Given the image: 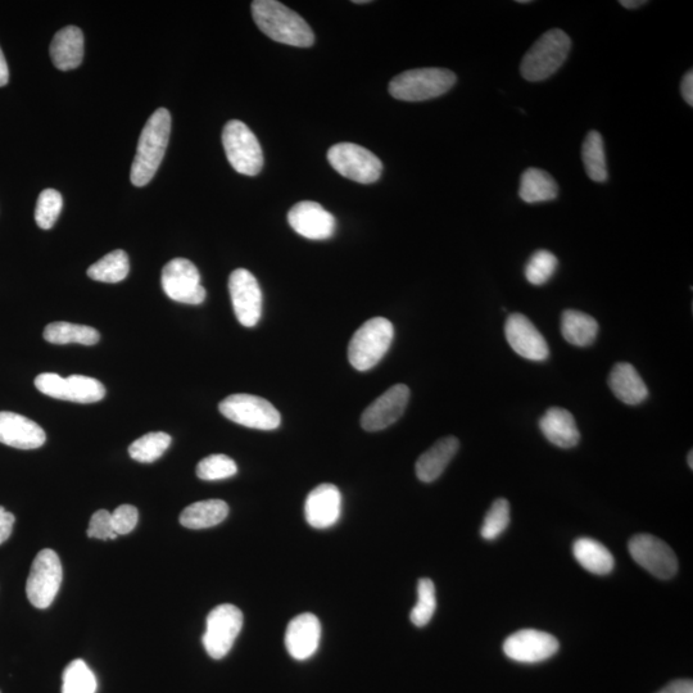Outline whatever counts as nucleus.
<instances>
[{
	"label": "nucleus",
	"mask_w": 693,
	"mask_h": 693,
	"mask_svg": "<svg viewBox=\"0 0 693 693\" xmlns=\"http://www.w3.org/2000/svg\"><path fill=\"white\" fill-rule=\"evenodd\" d=\"M45 341L52 344L79 343L83 346H93L101 339L98 330L86 325L70 323H52L44 329Z\"/></svg>",
	"instance_id": "nucleus-31"
},
{
	"label": "nucleus",
	"mask_w": 693,
	"mask_h": 693,
	"mask_svg": "<svg viewBox=\"0 0 693 693\" xmlns=\"http://www.w3.org/2000/svg\"><path fill=\"white\" fill-rule=\"evenodd\" d=\"M161 282L163 291L172 301L201 305L206 300L201 274L196 265L185 258H175L163 267Z\"/></svg>",
	"instance_id": "nucleus-12"
},
{
	"label": "nucleus",
	"mask_w": 693,
	"mask_h": 693,
	"mask_svg": "<svg viewBox=\"0 0 693 693\" xmlns=\"http://www.w3.org/2000/svg\"><path fill=\"white\" fill-rule=\"evenodd\" d=\"M219 410L226 419L251 429L274 430L282 424L280 412L265 398L252 394H231Z\"/></svg>",
	"instance_id": "nucleus-7"
},
{
	"label": "nucleus",
	"mask_w": 693,
	"mask_h": 693,
	"mask_svg": "<svg viewBox=\"0 0 693 693\" xmlns=\"http://www.w3.org/2000/svg\"><path fill=\"white\" fill-rule=\"evenodd\" d=\"M54 66L61 71L75 70L84 58V34L77 26H67L54 35L51 44Z\"/></svg>",
	"instance_id": "nucleus-24"
},
{
	"label": "nucleus",
	"mask_w": 693,
	"mask_h": 693,
	"mask_svg": "<svg viewBox=\"0 0 693 693\" xmlns=\"http://www.w3.org/2000/svg\"><path fill=\"white\" fill-rule=\"evenodd\" d=\"M63 570L60 557L53 550L36 555L26 583L27 599L36 609H47L60 591Z\"/></svg>",
	"instance_id": "nucleus-8"
},
{
	"label": "nucleus",
	"mask_w": 693,
	"mask_h": 693,
	"mask_svg": "<svg viewBox=\"0 0 693 693\" xmlns=\"http://www.w3.org/2000/svg\"><path fill=\"white\" fill-rule=\"evenodd\" d=\"M410 401V389L405 384H396L366 407L361 416V427L366 432H379L396 423L405 412Z\"/></svg>",
	"instance_id": "nucleus-16"
},
{
	"label": "nucleus",
	"mask_w": 693,
	"mask_h": 693,
	"mask_svg": "<svg viewBox=\"0 0 693 693\" xmlns=\"http://www.w3.org/2000/svg\"><path fill=\"white\" fill-rule=\"evenodd\" d=\"M559 265V260L550 251L539 249L534 252L529 258L527 266H525V278L532 285H543L554 276Z\"/></svg>",
	"instance_id": "nucleus-36"
},
{
	"label": "nucleus",
	"mask_w": 693,
	"mask_h": 693,
	"mask_svg": "<svg viewBox=\"0 0 693 693\" xmlns=\"http://www.w3.org/2000/svg\"><path fill=\"white\" fill-rule=\"evenodd\" d=\"M252 15L258 29L275 42L308 48L315 43L314 31L307 22L276 0H256L252 3Z\"/></svg>",
	"instance_id": "nucleus-1"
},
{
	"label": "nucleus",
	"mask_w": 693,
	"mask_h": 693,
	"mask_svg": "<svg viewBox=\"0 0 693 693\" xmlns=\"http://www.w3.org/2000/svg\"><path fill=\"white\" fill-rule=\"evenodd\" d=\"M47 436L40 425L15 412H0V443L18 450L42 447Z\"/></svg>",
	"instance_id": "nucleus-20"
},
{
	"label": "nucleus",
	"mask_w": 693,
	"mask_h": 693,
	"mask_svg": "<svg viewBox=\"0 0 693 693\" xmlns=\"http://www.w3.org/2000/svg\"><path fill=\"white\" fill-rule=\"evenodd\" d=\"M658 693H693V682L691 679H678Z\"/></svg>",
	"instance_id": "nucleus-43"
},
{
	"label": "nucleus",
	"mask_w": 693,
	"mask_h": 693,
	"mask_svg": "<svg viewBox=\"0 0 693 693\" xmlns=\"http://www.w3.org/2000/svg\"><path fill=\"white\" fill-rule=\"evenodd\" d=\"M8 80H9V70H8L6 57H4L2 49H0V88H2V86H4V85H7Z\"/></svg>",
	"instance_id": "nucleus-45"
},
{
	"label": "nucleus",
	"mask_w": 693,
	"mask_h": 693,
	"mask_svg": "<svg viewBox=\"0 0 693 693\" xmlns=\"http://www.w3.org/2000/svg\"><path fill=\"white\" fill-rule=\"evenodd\" d=\"M560 643L550 633L523 629L511 634L504 643L507 658L518 663H541L559 651Z\"/></svg>",
	"instance_id": "nucleus-15"
},
{
	"label": "nucleus",
	"mask_w": 693,
	"mask_h": 693,
	"mask_svg": "<svg viewBox=\"0 0 693 693\" xmlns=\"http://www.w3.org/2000/svg\"><path fill=\"white\" fill-rule=\"evenodd\" d=\"M437 609L436 586L432 579L423 578L418 583V602L411 610L410 620L415 627H425L433 619Z\"/></svg>",
	"instance_id": "nucleus-35"
},
{
	"label": "nucleus",
	"mask_w": 693,
	"mask_h": 693,
	"mask_svg": "<svg viewBox=\"0 0 693 693\" xmlns=\"http://www.w3.org/2000/svg\"><path fill=\"white\" fill-rule=\"evenodd\" d=\"M15 522V515L0 506V545H3L11 537Z\"/></svg>",
	"instance_id": "nucleus-42"
},
{
	"label": "nucleus",
	"mask_w": 693,
	"mask_h": 693,
	"mask_svg": "<svg viewBox=\"0 0 693 693\" xmlns=\"http://www.w3.org/2000/svg\"><path fill=\"white\" fill-rule=\"evenodd\" d=\"M63 207V198L60 192L54 189H45L38 198L35 208V221L40 229H52Z\"/></svg>",
	"instance_id": "nucleus-37"
},
{
	"label": "nucleus",
	"mask_w": 693,
	"mask_h": 693,
	"mask_svg": "<svg viewBox=\"0 0 693 693\" xmlns=\"http://www.w3.org/2000/svg\"><path fill=\"white\" fill-rule=\"evenodd\" d=\"M243 628V614L237 606L223 604L216 606L207 616L206 632L202 642L212 659L225 658L233 649Z\"/></svg>",
	"instance_id": "nucleus-10"
},
{
	"label": "nucleus",
	"mask_w": 693,
	"mask_h": 693,
	"mask_svg": "<svg viewBox=\"0 0 693 693\" xmlns=\"http://www.w3.org/2000/svg\"><path fill=\"white\" fill-rule=\"evenodd\" d=\"M394 328L388 319L374 317L357 330L348 347V360L359 371L373 369L391 347Z\"/></svg>",
	"instance_id": "nucleus-5"
},
{
	"label": "nucleus",
	"mask_w": 693,
	"mask_h": 693,
	"mask_svg": "<svg viewBox=\"0 0 693 693\" xmlns=\"http://www.w3.org/2000/svg\"><path fill=\"white\" fill-rule=\"evenodd\" d=\"M112 515L113 529L117 536H124V534H129L134 531L137 527L139 520V513L137 507L131 505H121L117 507Z\"/></svg>",
	"instance_id": "nucleus-40"
},
{
	"label": "nucleus",
	"mask_w": 693,
	"mask_h": 693,
	"mask_svg": "<svg viewBox=\"0 0 693 693\" xmlns=\"http://www.w3.org/2000/svg\"><path fill=\"white\" fill-rule=\"evenodd\" d=\"M454 72L446 69H416L394 77L389 93L403 102H424L441 97L456 84Z\"/></svg>",
	"instance_id": "nucleus-4"
},
{
	"label": "nucleus",
	"mask_w": 693,
	"mask_h": 693,
	"mask_svg": "<svg viewBox=\"0 0 693 693\" xmlns=\"http://www.w3.org/2000/svg\"><path fill=\"white\" fill-rule=\"evenodd\" d=\"M572 48V40L565 31L552 29L543 34L525 54L520 72L525 80L538 83L548 79L564 65Z\"/></svg>",
	"instance_id": "nucleus-3"
},
{
	"label": "nucleus",
	"mask_w": 693,
	"mask_h": 693,
	"mask_svg": "<svg viewBox=\"0 0 693 693\" xmlns=\"http://www.w3.org/2000/svg\"><path fill=\"white\" fill-rule=\"evenodd\" d=\"M171 134V115L166 108L153 113L140 134L137 154L131 166L130 180L135 187L151 183L165 157Z\"/></svg>",
	"instance_id": "nucleus-2"
},
{
	"label": "nucleus",
	"mask_w": 693,
	"mask_h": 693,
	"mask_svg": "<svg viewBox=\"0 0 693 693\" xmlns=\"http://www.w3.org/2000/svg\"><path fill=\"white\" fill-rule=\"evenodd\" d=\"M629 554L636 563L656 578H673L678 572V559L672 547L651 534H637L629 541Z\"/></svg>",
	"instance_id": "nucleus-13"
},
{
	"label": "nucleus",
	"mask_w": 693,
	"mask_h": 693,
	"mask_svg": "<svg viewBox=\"0 0 693 693\" xmlns=\"http://www.w3.org/2000/svg\"><path fill=\"white\" fill-rule=\"evenodd\" d=\"M573 554L575 560L592 574L606 575L614 570V556L608 548L595 539H577L573 545Z\"/></svg>",
	"instance_id": "nucleus-27"
},
{
	"label": "nucleus",
	"mask_w": 693,
	"mask_h": 693,
	"mask_svg": "<svg viewBox=\"0 0 693 693\" xmlns=\"http://www.w3.org/2000/svg\"><path fill=\"white\" fill-rule=\"evenodd\" d=\"M459 448L460 442L456 437L439 439L416 461V477L424 483H432L437 480L450 465Z\"/></svg>",
	"instance_id": "nucleus-23"
},
{
	"label": "nucleus",
	"mask_w": 693,
	"mask_h": 693,
	"mask_svg": "<svg viewBox=\"0 0 693 693\" xmlns=\"http://www.w3.org/2000/svg\"><path fill=\"white\" fill-rule=\"evenodd\" d=\"M342 495L334 484H320L307 496L305 516L312 528L328 529L341 518Z\"/></svg>",
	"instance_id": "nucleus-19"
},
{
	"label": "nucleus",
	"mask_w": 693,
	"mask_h": 693,
	"mask_svg": "<svg viewBox=\"0 0 693 693\" xmlns=\"http://www.w3.org/2000/svg\"><path fill=\"white\" fill-rule=\"evenodd\" d=\"M561 333L565 341L573 346H591L599 334V323L584 312L566 310L561 317Z\"/></svg>",
	"instance_id": "nucleus-29"
},
{
	"label": "nucleus",
	"mask_w": 693,
	"mask_h": 693,
	"mask_svg": "<svg viewBox=\"0 0 693 693\" xmlns=\"http://www.w3.org/2000/svg\"><path fill=\"white\" fill-rule=\"evenodd\" d=\"M518 3L528 4V3H531V2H529V0H519Z\"/></svg>",
	"instance_id": "nucleus-49"
},
{
	"label": "nucleus",
	"mask_w": 693,
	"mask_h": 693,
	"mask_svg": "<svg viewBox=\"0 0 693 693\" xmlns=\"http://www.w3.org/2000/svg\"><path fill=\"white\" fill-rule=\"evenodd\" d=\"M35 387L45 396L77 403H94L106 396V388L99 380L84 375H71L65 379L57 374L44 373L36 377Z\"/></svg>",
	"instance_id": "nucleus-11"
},
{
	"label": "nucleus",
	"mask_w": 693,
	"mask_h": 693,
	"mask_svg": "<svg viewBox=\"0 0 693 693\" xmlns=\"http://www.w3.org/2000/svg\"><path fill=\"white\" fill-rule=\"evenodd\" d=\"M505 334L510 347L524 359L545 361L550 356L545 337L525 315L513 314L507 317Z\"/></svg>",
	"instance_id": "nucleus-17"
},
{
	"label": "nucleus",
	"mask_w": 693,
	"mask_h": 693,
	"mask_svg": "<svg viewBox=\"0 0 693 693\" xmlns=\"http://www.w3.org/2000/svg\"><path fill=\"white\" fill-rule=\"evenodd\" d=\"M559 196V185L548 172L541 169H527L520 178L519 197L525 203L554 201Z\"/></svg>",
	"instance_id": "nucleus-26"
},
{
	"label": "nucleus",
	"mask_w": 693,
	"mask_h": 693,
	"mask_svg": "<svg viewBox=\"0 0 693 693\" xmlns=\"http://www.w3.org/2000/svg\"><path fill=\"white\" fill-rule=\"evenodd\" d=\"M582 161L587 175L595 183H605L608 181V163H606V153L604 139L599 131L592 130L587 134L582 146Z\"/></svg>",
	"instance_id": "nucleus-30"
},
{
	"label": "nucleus",
	"mask_w": 693,
	"mask_h": 693,
	"mask_svg": "<svg viewBox=\"0 0 693 693\" xmlns=\"http://www.w3.org/2000/svg\"><path fill=\"white\" fill-rule=\"evenodd\" d=\"M328 161L344 178L360 184H373L383 171V163L373 152L357 144H335L328 152Z\"/></svg>",
	"instance_id": "nucleus-9"
},
{
	"label": "nucleus",
	"mask_w": 693,
	"mask_h": 693,
	"mask_svg": "<svg viewBox=\"0 0 693 693\" xmlns=\"http://www.w3.org/2000/svg\"><path fill=\"white\" fill-rule=\"evenodd\" d=\"M646 3V0H620L619 2L620 6L627 9H637L645 6Z\"/></svg>",
	"instance_id": "nucleus-46"
},
{
	"label": "nucleus",
	"mask_w": 693,
	"mask_h": 693,
	"mask_svg": "<svg viewBox=\"0 0 693 693\" xmlns=\"http://www.w3.org/2000/svg\"><path fill=\"white\" fill-rule=\"evenodd\" d=\"M693 452L690 451V454H688L687 461L688 465H690V468L693 469Z\"/></svg>",
	"instance_id": "nucleus-47"
},
{
	"label": "nucleus",
	"mask_w": 693,
	"mask_h": 693,
	"mask_svg": "<svg viewBox=\"0 0 693 693\" xmlns=\"http://www.w3.org/2000/svg\"><path fill=\"white\" fill-rule=\"evenodd\" d=\"M88 537L102 539V541L119 537L113 529L111 513L107 510H98L93 514L89 523Z\"/></svg>",
	"instance_id": "nucleus-41"
},
{
	"label": "nucleus",
	"mask_w": 693,
	"mask_h": 693,
	"mask_svg": "<svg viewBox=\"0 0 693 693\" xmlns=\"http://www.w3.org/2000/svg\"><path fill=\"white\" fill-rule=\"evenodd\" d=\"M62 693H95L97 679L83 660L77 659L67 665L62 677Z\"/></svg>",
	"instance_id": "nucleus-34"
},
{
	"label": "nucleus",
	"mask_w": 693,
	"mask_h": 693,
	"mask_svg": "<svg viewBox=\"0 0 693 693\" xmlns=\"http://www.w3.org/2000/svg\"><path fill=\"white\" fill-rule=\"evenodd\" d=\"M229 515V506L223 500L199 501L181 513L180 523L188 529H206L223 523Z\"/></svg>",
	"instance_id": "nucleus-28"
},
{
	"label": "nucleus",
	"mask_w": 693,
	"mask_h": 693,
	"mask_svg": "<svg viewBox=\"0 0 693 693\" xmlns=\"http://www.w3.org/2000/svg\"><path fill=\"white\" fill-rule=\"evenodd\" d=\"M681 92L683 95V98H685V101L687 104H690V106H693V71L690 70L687 72L685 77H683L682 84H681Z\"/></svg>",
	"instance_id": "nucleus-44"
},
{
	"label": "nucleus",
	"mask_w": 693,
	"mask_h": 693,
	"mask_svg": "<svg viewBox=\"0 0 693 693\" xmlns=\"http://www.w3.org/2000/svg\"><path fill=\"white\" fill-rule=\"evenodd\" d=\"M229 292L239 323L247 328L256 326L262 315V291L255 275L244 269L233 271Z\"/></svg>",
	"instance_id": "nucleus-14"
},
{
	"label": "nucleus",
	"mask_w": 693,
	"mask_h": 693,
	"mask_svg": "<svg viewBox=\"0 0 693 693\" xmlns=\"http://www.w3.org/2000/svg\"><path fill=\"white\" fill-rule=\"evenodd\" d=\"M539 429L548 441L560 448H573L581 439L574 416L561 407H551L539 420Z\"/></svg>",
	"instance_id": "nucleus-22"
},
{
	"label": "nucleus",
	"mask_w": 693,
	"mask_h": 693,
	"mask_svg": "<svg viewBox=\"0 0 693 693\" xmlns=\"http://www.w3.org/2000/svg\"><path fill=\"white\" fill-rule=\"evenodd\" d=\"M320 638L319 618L311 613L301 614L288 624L287 632H285V647L293 659L307 660L319 649Z\"/></svg>",
	"instance_id": "nucleus-21"
},
{
	"label": "nucleus",
	"mask_w": 693,
	"mask_h": 693,
	"mask_svg": "<svg viewBox=\"0 0 693 693\" xmlns=\"http://www.w3.org/2000/svg\"><path fill=\"white\" fill-rule=\"evenodd\" d=\"M510 524V504L505 498H498L488 510L480 529V534L487 541H495Z\"/></svg>",
	"instance_id": "nucleus-38"
},
{
	"label": "nucleus",
	"mask_w": 693,
	"mask_h": 693,
	"mask_svg": "<svg viewBox=\"0 0 693 693\" xmlns=\"http://www.w3.org/2000/svg\"><path fill=\"white\" fill-rule=\"evenodd\" d=\"M129 271L128 255L122 249H117L90 266L88 276L97 282L115 284L128 278Z\"/></svg>",
	"instance_id": "nucleus-32"
},
{
	"label": "nucleus",
	"mask_w": 693,
	"mask_h": 693,
	"mask_svg": "<svg viewBox=\"0 0 693 693\" xmlns=\"http://www.w3.org/2000/svg\"><path fill=\"white\" fill-rule=\"evenodd\" d=\"M353 3H355V4H368L370 2H369V0H355V2H353Z\"/></svg>",
	"instance_id": "nucleus-48"
},
{
	"label": "nucleus",
	"mask_w": 693,
	"mask_h": 693,
	"mask_svg": "<svg viewBox=\"0 0 693 693\" xmlns=\"http://www.w3.org/2000/svg\"><path fill=\"white\" fill-rule=\"evenodd\" d=\"M288 223L297 234L311 240H326L333 237L337 220L319 203L302 201L291 208Z\"/></svg>",
	"instance_id": "nucleus-18"
},
{
	"label": "nucleus",
	"mask_w": 693,
	"mask_h": 693,
	"mask_svg": "<svg viewBox=\"0 0 693 693\" xmlns=\"http://www.w3.org/2000/svg\"><path fill=\"white\" fill-rule=\"evenodd\" d=\"M170 445L171 437L169 434L163 432L148 433L131 443L129 454L131 459L149 464V462L160 459Z\"/></svg>",
	"instance_id": "nucleus-33"
},
{
	"label": "nucleus",
	"mask_w": 693,
	"mask_h": 693,
	"mask_svg": "<svg viewBox=\"0 0 693 693\" xmlns=\"http://www.w3.org/2000/svg\"><path fill=\"white\" fill-rule=\"evenodd\" d=\"M223 144L230 165L239 174L256 176L264 166V153L256 135L244 122L231 120L223 131Z\"/></svg>",
	"instance_id": "nucleus-6"
},
{
	"label": "nucleus",
	"mask_w": 693,
	"mask_h": 693,
	"mask_svg": "<svg viewBox=\"0 0 693 693\" xmlns=\"http://www.w3.org/2000/svg\"><path fill=\"white\" fill-rule=\"evenodd\" d=\"M238 466L226 455H211L197 465V477L202 480H223L234 477Z\"/></svg>",
	"instance_id": "nucleus-39"
},
{
	"label": "nucleus",
	"mask_w": 693,
	"mask_h": 693,
	"mask_svg": "<svg viewBox=\"0 0 693 693\" xmlns=\"http://www.w3.org/2000/svg\"><path fill=\"white\" fill-rule=\"evenodd\" d=\"M611 391L627 405H640L649 396V389L634 366L627 362L616 364L609 377Z\"/></svg>",
	"instance_id": "nucleus-25"
}]
</instances>
